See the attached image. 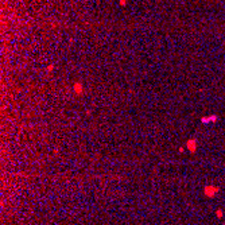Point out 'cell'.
Wrapping results in <instances>:
<instances>
[{
    "label": "cell",
    "mask_w": 225,
    "mask_h": 225,
    "mask_svg": "<svg viewBox=\"0 0 225 225\" xmlns=\"http://www.w3.org/2000/svg\"><path fill=\"white\" fill-rule=\"evenodd\" d=\"M218 190H220V189H218L217 186H205L204 188V196L212 198V197H214L216 194L218 193Z\"/></svg>",
    "instance_id": "6da1fadb"
},
{
    "label": "cell",
    "mask_w": 225,
    "mask_h": 225,
    "mask_svg": "<svg viewBox=\"0 0 225 225\" xmlns=\"http://www.w3.org/2000/svg\"><path fill=\"white\" fill-rule=\"evenodd\" d=\"M73 92L76 93L77 96H81L84 94V84H81V82H74L73 84Z\"/></svg>",
    "instance_id": "7a4b0ae2"
},
{
    "label": "cell",
    "mask_w": 225,
    "mask_h": 225,
    "mask_svg": "<svg viewBox=\"0 0 225 225\" xmlns=\"http://www.w3.org/2000/svg\"><path fill=\"white\" fill-rule=\"evenodd\" d=\"M186 146H188V150L190 151V152H196L197 151V140L196 139H189L188 142H186Z\"/></svg>",
    "instance_id": "3957f363"
},
{
    "label": "cell",
    "mask_w": 225,
    "mask_h": 225,
    "mask_svg": "<svg viewBox=\"0 0 225 225\" xmlns=\"http://www.w3.org/2000/svg\"><path fill=\"white\" fill-rule=\"evenodd\" d=\"M217 120V116H210V117H202V123H208V122H216Z\"/></svg>",
    "instance_id": "277c9868"
},
{
    "label": "cell",
    "mask_w": 225,
    "mask_h": 225,
    "mask_svg": "<svg viewBox=\"0 0 225 225\" xmlns=\"http://www.w3.org/2000/svg\"><path fill=\"white\" fill-rule=\"evenodd\" d=\"M217 217H220V218L223 217V210H221V209H218V210H217Z\"/></svg>",
    "instance_id": "5b68a950"
},
{
    "label": "cell",
    "mask_w": 225,
    "mask_h": 225,
    "mask_svg": "<svg viewBox=\"0 0 225 225\" xmlns=\"http://www.w3.org/2000/svg\"><path fill=\"white\" fill-rule=\"evenodd\" d=\"M53 69H54V65H49L47 66V72H53Z\"/></svg>",
    "instance_id": "8992f818"
},
{
    "label": "cell",
    "mask_w": 225,
    "mask_h": 225,
    "mask_svg": "<svg viewBox=\"0 0 225 225\" xmlns=\"http://www.w3.org/2000/svg\"><path fill=\"white\" fill-rule=\"evenodd\" d=\"M127 4V0H120V5H125Z\"/></svg>",
    "instance_id": "52a82bcc"
}]
</instances>
